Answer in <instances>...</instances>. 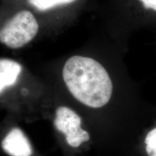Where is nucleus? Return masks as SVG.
Listing matches in <instances>:
<instances>
[{"instance_id": "1", "label": "nucleus", "mask_w": 156, "mask_h": 156, "mask_svg": "<svg viewBox=\"0 0 156 156\" xmlns=\"http://www.w3.org/2000/svg\"><path fill=\"white\" fill-rule=\"evenodd\" d=\"M62 77L71 94L85 106L101 108L110 101L112 80L106 69L92 58L70 57L64 64Z\"/></svg>"}, {"instance_id": "2", "label": "nucleus", "mask_w": 156, "mask_h": 156, "mask_svg": "<svg viewBox=\"0 0 156 156\" xmlns=\"http://www.w3.org/2000/svg\"><path fill=\"white\" fill-rule=\"evenodd\" d=\"M38 31V24L30 12L23 10L14 15L1 29L0 41L7 47L19 48L31 41Z\"/></svg>"}, {"instance_id": "3", "label": "nucleus", "mask_w": 156, "mask_h": 156, "mask_svg": "<svg viewBox=\"0 0 156 156\" xmlns=\"http://www.w3.org/2000/svg\"><path fill=\"white\" fill-rule=\"evenodd\" d=\"M2 146L11 156H30L33 153L30 142L19 128L12 129L7 134Z\"/></svg>"}, {"instance_id": "4", "label": "nucleus", "mask_w": 156, "mask_h": 156, "mask_svg": "<svg viewBox=\"0 0 156 156\" xmlns=\"http://www.w3.org/2000/svg\"><path fill=\"white\" fill-rule=\"evenodd\" d=\"M54 124L58 131L67 134L69 132L80 126L81 118L68 107L60 106L56 111Z\"/></svg>"}, {"instance_id": "5", "label": "nucleus", "mask_w": 156, "mask_h": 156, "mask_svg": "<svg viewBox=\"0 0 156 156\" xmlns=\"http://www.w3.org/2000/svg\"><path fill=\"white\" fill-rule=\"evenodd\" d=\"M21 70L22 67L17 62L8 58L0 60V92L15 85Z\"/></svg>"}, {"instance_id": "6", "label": "nucleus", "mask_w": 156, "mask_h": 156, "mask_svg": "<svg viewBox=\"0 0 156 156\" xmlns=\"http://www.w3.org/2000/svg\"><path fill=\"white\" fill-rule=\"evenodd\" d=\"M66 136V141L68 145L73 147H77L84 142H87L90 140L89 134L83 130L80 126L73 131L68 132Z\"/></svg>"}, {"instance_id": "7", "label": "nucleus", "mask_w": 156, "mask_h": 156, "mask_svg": "<svg viewBox=\"0 0 156 156\" xmlns=\"http://www.w3.org/2000/svg\"><path fill=\"white\" fill-rule=\"evenodd\" d=\"M31 5L41 11L51 9L56 6L73 3L75 0H28Z\"/></svg>"}, {"instance_id": "8", "label": "nucleus", "mask_w": 156, "mask_h": 156, "mask_svg": "<svg viewBox=\"0 0 156 156\" xmlns=\"http://www.w3.org/2000/svg\"><path fill=\"white\" fill-rule=\"evenodd\" d=\"M145 144L147 155L156 156V127L152 129L146 134Z\"/></svg>"}, {"instance_id": "9", "label": "nucleus", "mask_w": 156, "mask_h": 156, "mask_svg": "<svg viewBox=\"0 0 156 156\" xmlns=\"http://www.w3.org/2000/svg\"><path fill=\"white\" fill-rule=\"evenodd\" d=\"M142 2L144 7L146 9H152L156 11V0H140Z\"/></svg>"}]
</instances>
